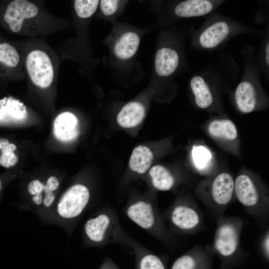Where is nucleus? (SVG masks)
Returning <instances> with one entry per match:
<instances>
[{
    "label": "nucleus",
    "instance_id": "nucleus-14",
    "mask_svg": "<svg viewBox=\"0 0 269 269\" xmlns=\"http://www.w3.org/2000/svg\"><path fill=\"white\" fill-rule=\"evenodd\" d=\"M213 1L187 0L180 2L175 8V14L181 17L202 16L210 12L214 8Z\"/></svg>",
    "mask_w": 269,
    "mask_h": 269
},
{
    "label": "nucleus",
    "instance_id": "nucleus-5",
    "mask_svg": "<svg viewBox=\"0 0 269 269\" xmlns=\"http://www.w3.org/2000/svg\"><path fill=\"white\" fill-rule=\"evenodd\" d=\"M209 135L220 146L234 154H239L238 133L235 124L227 118H217L207 126Z\"/></svg>",
    "mask_w": 269,
    "mask_h": 269
},
{
    "label": "nucleus",
    "instance_id": "nucleus-17",
    "mask_svg": "<svg viewBox=\"0 0 269 269\" xmlns=\"http://www.w3.org/2000/svg\"><path fill=\"white\" fill-rule=\"evenodd\" d=\"M145 108L138 102H132L125 105L117 116V122L123 128H131L138 125L145 116Z\"/></svg>",
    "mask_w": 269,
    "mask_h": 269
},
{
    "label": "nucleus",
    "instance_id": "nucleus-4",
    "mask_svg": "<svg viewBox=\"0 0 269 269\" xmlns=\"http://www.w3.org/2000/svg\"><path fill=\"white\" fill-rule=\"evenodd\" d=\"M25 64L29 77L35 86L45 89L52 84L54 69L46 53L41 50H32L26 57Z\"/></svg>",
    "mask_w": 269,
    "mask_h": 269
},
{
    "label": "nucleus",
    "instance_id": "nucleus-16",
    "mask_svg": "<svg viewBox=\"0 0 269 269\" xmlns=\"http://www.w3.org/2000/svg\"><path fill=\"white\" fill-rule=\"evenodd\" d=\"M179 63L177 53L173 49L164 47L156 52L155 67L157 74L160 76H168L176 69Z\"/></svg>",
    "mask_w": 269,
    "mask_h": 269
},
{
    "label": "nucleus",
    "instance_id": "nucleus-26",
    "mask_svg": "<svg viewBox=\"0 0 269 269\" xmlns=\"http://www.w3.org/2000/svg\"><path fill=\"white\" fill-rule=\"evenodd\" d=\"M99 0H76L74 1L75 11L81 18L90 17L96 10Z\"/></svg>",
    "mask_w": 269,
    "mask_h": 269
},
{
    "label": "nucleus",
    "instance_id": "nucleus-32",
    "mask_svg": "<svg viewBox=\"0 0 269 269\" xmlns=\"http://www.w3.org/2000/svg\"><path fill=\"white\" fill-rule=\"evenodd\" d=\"M1 188H2V182H1V179L0 178V193L1 192Z\"/></svg>",
    "mask_w": 269,
    "mask_h": 269
},
{
    "label": "nucleus",
    "instance_id": "nucleus-6",
    "mask_svg": "<svg viewBox=\"0 0 269 269\" xmlns=\"http://www.w3.org/2000/svg\"><path fill=\"white\" fill-rule=\"evenodd\" d=\"M239 227L228 220L220 223L215 234L214 247L224 257H230L237 251L239 245Z\"/></svg>",
    "mask_w": 269,
    "mask_h": 269
},
{
    "label": "nucleus",
    "instance_id": "nucleus-20",
    "mask_svg": "<svg viewBox=\"0 0 269 269\" xmlns=\"http://www.w3.org/2000/svg\"><path fill=\"white\" fill-rule=\"evenodd\" d=\"M153 155L147 146L139 145L133 150L129 160L130 168L134 171L142 174L150 167Z\"/></svg>",
    "mask_w": 269,
    "mask_h": 269
},
{
    "label": "nucleus",
    "instance_id": "nucleus-27",
    "mask_svg": "<svg viewBox=\"0 0 269 269\" xmlns=\"http://www.w3.org/2000/svg\"><path fill=\"white\" fill-rule=\"evenodd\" d=\"M200 268L199 260L195 255L187 254L177 259L171 269H199Z\"/></svg>",
    "mask_w": 269,
    "mask_h": 269
},
{
    "label": "nucleus",
    "instance_id": "nucleus-1",
    "mask_svg": "<svg viewBox=\"0 0 269 269\" xmlns=\"http://www.w3.org/2000/svg\"><path fill=\"white\" fill-rule=\"evenodd\" d=\"M90 197V191L86 186L82 184L71 186L56 202L53 208L56 216L61 221L77 217L86 208Z\"/></svg>",
    "mask_w": 269,
    "mask_h": 269
},
{
    "label": "nucleus",
    "instance_id": "nucleus-23",
    "mask_svg": "<svg viewBox=\"0 0 269 269\" xmlns=\"http://www.w3.org/2000/svg\"><path fill=\"white\" fill-rule=\"evenodd\" d=\"M191 158L196 169L201 172L206 171L211 164V153L203 145H195L193 147Z\"/></svg>",
    "mask_w": 269,
    "mask_h": 269
},
{
    "label": "nucleus",
    "instance_id": "nucleus-19",
    "mask_svg": "<svg viewBox=\"0 0 269 269\" xmlns=\"http://www.w3.org/2000/svg\"><path fill=\"white\" fill-rule=\"evenodd\" d=\"M110 223L109 217L104 214L88 220L84 226L87 237L93 242H101L104 238Z\"/></svg>",
    "mask_w": 269,
    "mask_h": 269
},
{
    "label": "nucleus",
    "instance_id": "nucleus-22",
    "mask_svg": "<svg viewBox=\"0 0 269 269\" xmlns=\"http://www.w3.org/2000/svg\"><path fill=\"white\" fill-rule=\"evenodd\" d=\"M154 187L160 191H168L175 183V178L169 170L161 165L152 166L149 171Z\"/></svg>",
    "mask_w": 269,
    "mask_h": 269
},
{
    "label": "nucleus",
    "instance_id": "nucleus-10",
    "mask_svg": "<svg viewBox=\"0 0 269 269\" xmlns=\"http://www.w3.org/2000/svg\"><path fill=\"white\" fill-rule=\"evenodd\" d=\"M236 105L240 112L249 114L255 111L259 101L258 91L251 81H243L237 87L235 94Z\"/></svg>",
    "mask_w": 269,
    "mask_h": 269
},
{
    "label": "nucleus",
    "instance_id": "nucleus-7",
    "mask_svg": "<svg viewBox=\"0 0 269 269\" xmlns=\"http://www.w3.org/2000/svg\"><path fill=\"white\" fill-rule=\"evenodd\" d=\"M38 13V8L33 3L26 0H15L8 5L4 19L10 29L17 33L25 20L35 17Z\"/></svg>",
    "mask_w": 269,
    "mask_h": 269
},
{
    "label": "nucleus",
    "instance_id": "nucleus-21",
    "mask_svg": "<svg viewBox=\"0 0 269 269\" xmlns=\"http://www.w3.org/2000/svg\"><path fill=\"white\" fill-rule=\"evenodd\" d=\"M139 41V38L135 33L128 32L125 33L115 44L114 48L115 54L122 59L132 57L137 50Z\"/></svg>",
    "mask_w": 269,
    "mask_h": 269
},
{
    "label": "nucleus",
    "instance_id": "nucleus-11",
    "mask_svg": "<svg viewBox=\"0 0 269 269\" xmlns=\"http://www.w3.org/2000/svg\"><path fill=\"white\" fill-rule=\"evenodd\" d=\"M53 131L55 137L60 141L75 140L79 134L77 118L71 112L60 114L54 121Z\"/></svg>",
    "mask_w": 269,
    "mask_h": 269
},
{
    "label": "nucleus",
    "instance_id": "nucleus-24",
    "mask_svg": "<svg viewBox=\"0 0 269 269\" xmlns=\"http://www.w3.org/2000/svg\"><path fill=\"white\" fill-rule=\"evenodd\" d=\"M16 149L15 144L9 143L5 138H0V165L9 168L15 165L18 161L17 155L14 153Z\"/></svg>",
    "mask_w": 269,
    "mask_h": 269
},
{
    "label": "nucleus",
    "instance_id": "nucleus-25",
    "mask_svg": "<svg viewBox=\"0 0 269 269\" xmlns=\"http://www.w3.org/2000/svg\"><path fill=\"white\" fill-rule=\"evenodd\" d=\"M19 55L16 49L7 43H0V63L14 67L19 63Z\"/></svg>",
    "mask_w": 269,
    "mask_h": 269
},
{
    "label": "nucleus",
    "instance_id": "nucleus-15",
    "mask_svg": "<svg viewBox=\"0 0 269 269\" xmlns=\"http://www.w3.org/2000/svg\"><path fill=\"white\" fill-rule=\"evenodd\" d=\"M127 214L130 219L143 229L150 228L155 222L151 204L144 201L131 205L128 209Z\"/></svg>",
    "mask_w": 269,
    "mask_h": 269
},
{
    "label": "nucleus",
    "instance_id": "nucleus-28",
    "mask_svg": "<svg viewBox=\"0 0 269 269\" xmlns=\"http://www.w3.org/2000/svg\"><path fill=\"white\" fill-rule=\"evenodd\" d=\"M140 269H165L160 259L153 255L144 256L140 262Z\"/></svg>",
    "mask_w": 269,
    "mask_h": 269
},
{
    "label": "nucleus",
    "instance_id": "nucleus-3",
    "mask_svg": "<svg viewBox=\"0 0 269 269\" xmlns=\"http://www.w3.org/2000/svg\"><path fill=\"white\" fill-rule=\"evenodd\" d=\"M60 182L55 176H49L46 182L34 179L28 183L27 191L31 196V208L40 213H45L53 209L56 203V191Z\"/></svg>",
    "mask_w": 269,
    "mask_h": 269
},
{
    "label": "nucleus",
    "instance_id": "nucleus-29",
    "mask_svg": "<svg viewBox=\"0 0 269 269\" xmlns=\"http://www.w3.org/2000/svg\"><path fill=\"white\" fill-rule=\"evenodd\" d=\"M118 0H102L100 7L102 12L106 15L114 14L118 7Z\"/></svg>",
    "mask_w": 269,
    "mask_h": 269
},
{
    "label": "nucleus",
    "instance_id": "nucleus-18",
    "mask_svg": "<svg viewBox=\"0 0 269 269\" xmlns=\"http://www.w3.org/2000/svg\"><path fill=\"white\" fill-rule=\"evenodd\" d=\"M190 86L197 106L205 109L212 105L213 94L209 85L203 77L194 76L190 80Z\"/></svg>",
    "mask_w": 269,
    "mask_h": 269
},
{
    "label": "nucleus",
    "instance_id": "nucleus-9",
    "mask_svg": "<svg viewBox=\"0 0 269 269\" xmlns=\"http://www.w3.org/2000/svg\"><path fill=\"white\" fill-rule=\"evenodd\" d=\"M211 196L218 206L225 207L234 194V179L229 173L223 172L215 177L211 187Z\"/></svg>",
    "mask_w": 269,
    "mask_h": 269
},
{
    "label": "nucleus",
    "instance_id": "nucleus-30",
    "mask_svg": "<svg viewBox=\"0 0 269 269\" xmlns=\"http://www.w3.org/2000/svg\"><path fill=\"white\" fill-rule=\"evenodd\" d=\"M269 234L266 236L265 240H264V249L265 250L266 253L268 256H269Z\"/></svg>",
    "mask_w": 269,
    "mask_h": 269
},
{
    "label": "nucleus",
    "instance_id": "nucleus-12",
    "mask_svg": "<svg viewBox=\"0 0 269 269\" xmlns=\"http://www.w3.org/2000/svg\"><path fill=\"white\" fill-rule=\"evenodd\" d=\"M229 24L224 21L214 22L206 27L199 37L201 46L206 49L214 48L222 42L230 33Z\"/></svg>",
    "mask_w": 269,
    "mask_h": 269
},
{
    "label": "nucleus",
    "instance_id": "nucleus-2",
    "mask_svg": "<svg viewBox=\"0 0 269 269\" xmlns=\"http://www.w3.org/2000/svg\"><path fill=\"white\" fill-rule=\"evenodd\" d=\"M234 194L239 202L249 209L256 210L267 201L263 187L251 174L243 172L234 180Z\"/></svg>",
    "mask_w": 269,
    "mask_h": 269
},
{
    "label": "nucleus",
    "instance_id": "nucleus-13",
    "mask_svg": "<svg viewBox=\"0 0 269 269\" xmlns=\"http://www.w3.org/2000/svg\"><path fill=\"white\" fill-rule=\"evenodd\" d=\"M171 221L180 229L191 231L199 226L200 217L198 211L193 207L181 205L175 207L172 211Z\"/></svg>",
    "mask_w": 269,
    "mask_h": 269
},
{
    "label": "nucleus",
    "instance_id": "nucleus-31",
    "mask_svg": "<svg viewBox=\"0 0 269 269\" xmlns=\"http://www.w3.org/2000/svg\"><path fill=\"white\" fill-rule=\"evenodd\" d=\"M269 43L268 42L266 46V55H265V58H266V62L267 63V64L269 66Z\"/></svg>",
    "mask_w": 269,
    "mask_h": 269
},
{
    "label": "nucleus",
    "instance_id": "nucleus-8",
    "mask_svg": "<svg viewBox=\"0 0 269 269\" xmlns=\"http://www.w3.org/2000/svg\"><path fill=\"white\" fill-rule=\"evenodd\" d=\"M27 116L25 106L19 100L11 97L0 99V125L20 124L25 121Z\"/></svg>",
    "mask_w": 269,
    "mask_h": 269
}]
</instances>
